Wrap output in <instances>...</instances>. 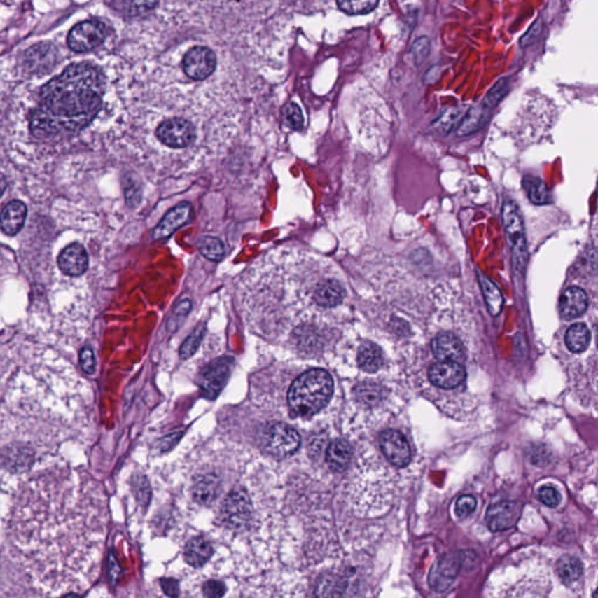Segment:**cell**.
Segmentation results:
<instances>
[{
	"mask_svg": "<svg viewBox=\"0 0 598 598\" xmlns=\"http://www.w3.org/2000/svg\"><path fill=\"white\" fill-rule=\"evenodd\" d=\"M162 590L171 598H178L179 596V583L174 578H162L160 580Z\"/></svg>",
	"mask_w": 598,
	"mask_h": 598,
	"instance_id": "obj_45",
	"label": "cell"
},
{
	"mask_svg": "<svg viewBox=\"0 0 598 598\" xmlns=\"http://www.w3.org/2000/svg\"><path fill=\"white\" fill-rule=\"evenodd\" d=\"M358 363L360 368L367 373H375L380 370L384 363V356L379 346L370 342L361 344L358 352Z\"/></svg>",
	"mask_w": 598,
	"mask_h": 598,
	"instance_id": "obj_25",
	"label": "cell"
},
{
	"mask_svg": "<svg viewBox=\"0 0 598 598\" xmlns=\"http://www.w3.org/2000/svg\"><path fill=\"white\" fill-rule=\"evenodd\" d=\"M27 207L22 201L8 202L1 211V229L6 235H15L25 225Z\"/></svg>",
	"mask_w": 598,
	"mask_h": 598,
	"instance_id": "obj_19",
	"label": "cell"
},
{
	"mask_svg": "<svg viewBox=\"0 0 598 598\" xmlns=\"http://www.w3.org/2000/svg\"><path fill=\"white\" fill-rule=\"evenodd\" d=\"M352 457V449L344 440H335L326 451V463L332 471H345Z\"/></svg>",
	"mask_w": 598,
	"mask_h": 598,
	"instance_id": "obj_23",
	"label": "cell"
},
{
	"mask_svg": "<svg viewBox=\"0 0 598 598\" xmlns=\"http://www.w3.org/2000/svg\"><path fill=\"white\" fill-rule=\"evenodd\" d=\"M519 517L520 507L517 503L513 501H500L489 507L486 513V524L489 531H506L517 524Z\"/></svg>",
	"mask_w": 598,
	"mask_h": 598,
	"instance_id": "obj_12",
	"label": "cell"
},
{
	"mask_svg": "<svg viewBox=\"0 0 598 598\" xmlns=\"http://www.w3.org/2000/svg\"><path fill=\"white\" fill-rule=\"evenodd\" d=\"M106 27L99 20L78 22L68 34V46L78 53H85L101 46L106 39Z\"/></svg>",
	"mask_w": 598,
	"mask_h": 598,
	"instance_id": "obj_6",
	"label": "cell"
},
{
	"mask_svg": "<svg viewBox=\"0 0 598 598\" xmlns=\"http://www.w3.org/2000/svg\"><path fill=\"white\" fill-rule=\"evenodd\" d=\"M332 393L333 381L326 370H307L288 389V407L295 415H314L328 405Z\"/></svg>",
	"mask_w": 598,
	"mask_h": 598,
	"instance_id": "obj_2",
	"label": "cell"
},
{
	"mask_svg": "<svg viewBox=\"0 0 598 598\" xmlns=\"http://www.w3.org/2000/svg\"><path fill=\"white\" fill-rule=\"evenodd\" d=\"M157 137L162 144L169 148H186L195 138L193 124L183 118H171L165 120L157 129Z\"/></svg>",
	"mask_w": 598,
	"mask_h": 598,
	"instance_id": "obj_9",
	"label": "cell"
},
{
	"mask_svg": "<svg viewBox=\"0 0 598 598\" xmlns=\"http://www.w3.org/2000/svg\"><path fill=\"white\" fill-rule=\"evenodd\" d=\"M204 330L206 326L204 324H200L190 333V337L183 342V345L180 347V358L183 360L190 359V356H193L194 353L197 352L199 346H200L202 338L204 335Z\"/></svg>",
	"mask_w": 598,
	"mask_h": 598,
	"instance_id": "obj_37",
	"label": "cell"
},
{
	"mask_svg": "<svg viewBox=\"0 0 598 598\" xmlns=\"http://www.w3.org/2000/svg\"><path fill=\"white\" fill-rule=\"evenodd\" d=\"M592 598H598V587L597 589H596V591H594V596H592Z\"/></svg>",
	"mask_w": 598,
	"mask_h": 598,
	"instance_id": "obj_48",
	"label": "cell"
},
{
	"mask_svg": "<svg viewBox=\"0 0 598 598\" xmlns=\"http://www.w3.org/2000/svg\"><path fill=\"white\" fill-rule=\"evenodd\" d=\"M80 366L87 374H94L96 368L95 354L92 347L85 346L80 352Z\"/></svg>",
	"mask_w": 598,
	"mask_h": 598,
	"instance_id": "obj_41",
	"label": "cell"
},
{
	"mask_svg": "<svg viewBox=\"0 0 598 598\" xmlns=\"http://www.w3.org/2000/svg\"><path fill=\"white\" fill-rule=\"evenodd\" d=\"M55 57H57V52L52 45L40 43L26 52V66L34 73L46 71L53 67Z\"/></svg>",
	"mask_w": 598,
	"mask_h": 598,
	"instance_id": "obj_21",
	"label": "cell"
},
{
	"mask_svg": "<svg viewBox=\"0 0 598 598\" xmlns=\"http://www.w3.org/2000/svg\"><path fill=\"white\" fill-rule=\"evenodd\" d=\"M345 295V288L342 283L335 279H325L321 284H318L314 298L319 307L331 309L342 304Z\"/></svg>",
	"mask_w": 598,
	"mask_h": 598,
	"instance_id": "obj_20",
	"label": "cell"
},
{
	"mask_svg": "<svg viewBox=\"0 0 598 598\" xmlns=\"http://www.w3.org/2000/svg\"><path fill=\"white\" fill-rule=\"evenodd\" d=\"M464 367L454 361H438L430 367L429 379L435 386L452 389L463 384L465 379Z\"/></svg>",
	"mask_w": 598,
	"mask_h": 598,
	"instance_id": "obj_13",
	"label": "cell"
},
{
	"mask_svg": "<svg viewBox=\"0 0 598 598\" xmlns=\"http://www.w3.org/2000/svg\"><path fill=\"white\" fill-rule=\"evenodd\" d=\"M221 492V480L218 475L207 473L199 475L193 485V498L202 506H211Z\"/></svg>",
	"mask_w": 598,
	"mask_h": 598,
	"instance_id": "obj_18",
	"label": "cell"
},
{
	"mask_svg": "<svg viewBox=\"0 0 598 598\" xmlns=\"http://www.w3.org/2000/svg\"><path fill=\"white\" fill-rule=\"evenodd\" d=\"M253 515V505L243 489H232L221 508L222 524L232 531H241L249 524Z\"/></svg>",
	"mask_w": 598,
	"mask_h": 598,
	"instance_id": "obj_5",
	"label": "cell"
},
{
	"mask_svg": "<svg viewBox=\"0 0 598 598\" xmlns=\"http://www.w3.org/2000/svg\"><path fill=\"white\" fill-rule=\"evenodd\" d=\"M281 117L284 120L285 125L293 131H300L304 127L303 111L300 106L295 102H288L283 106Z\"/></svg>",
	"mask_w": 598,
	"mask_h": 598,
	"instance_id": "obj_34",
	"label": "cell"
},
{
	"mask_svg": "<svg viewBox=\"0 0 598 598\" xmlns=\"http://www.w3.org/2000/svg\"><path fill=\"white\" fill-rule=\"evenodd\" d=\"M192 216V204L190 202H181L166 213L162 221L153 230V239H165L172 235L176 229L190 222Z\"/></svg>",
	"mask_w": 598,
	"mask_h": 598,
	"instance_id": "obj_14",
	"label": "cell"
},
{
	"mask_svg": "<svg viewBox=\"0 0 598 598\" xmlns=\"http://www.w3.org/2000/svg\"><path fill=\"white\" fill-rule=\"evenodd\" d=\"M510 82L508 78H503L496 82V85H493L492 88L489 89V92L486 94L485 97L482 99V106L486 110H491L505 97L507 92H508Z\"/></svg>",
	"mask_w": 598,
	"mask_h": 598,
	"instance_id": "obj_36",
	"label": "cell"
},
{
	"mask_svg": "<svg viewBox=\"0 0 598 598\" xmlns=\"http://www.w3.org/2000/svg\"><path fill=\"white\" fill-rule=\"evenodd\" d=\"M479 281L482 284V291L485 295L486 303L489 305V310L493 316H496L499 314L501 307H503V297L500 293L499 290L496 288L493 281H489V278L485 277L484 274H479Z\"/></svg>",
	"mask_w": 598,
	"mask_h": 598,
	"instance_id": "obj_31",
	"label": "cell"
},
{
	"mask_svg": "<svg viewBox=\"0 0 598 598\" xmlns=\"http://www.w3.org/2000/svg\"><path fill=\"white\" fill-rule=\"evenodd\" d=\"M587 292L580 286H569L559 299V312L564 319H575L587 311Z\"/></svg>",
	"mask_w": 598,
	"mask_h": 598,
	"instance_id": "obj_16",
	"label": "cell"
},
{
	"mask_svg": "<svg viewBox=\"0 0 598 598\" xmlns=\"http://www.w3.org/2000/svg\"><path fill=\"white\" fill-rule=\"evenodd\" d=\"M522 185H524V190H526L529 200L533 204H538V206L550 204V201H552L550 193H549L545 183L540 178L531 176H524V180H522Z\"/></svg>",
	"mask_w": 598,
	"mask_h": 598,
	"instance_id": "obj_29",
	"label": "cell"
},
{
	"mask_svg": "<svg viewBox=\"0 0 598 598\" xmlns=\"http://www.w3.org/2000/svg\"><path fill=\"white\" fill-rule=\"evenodd\" d=\"M232 373V360H214L208 363L199 375V387L204 398L215 400L225 388Z\"/></svg>",
	"mask_w": 598,
	"mask_h": 598,
	"instance_id": "obj_7",
	"label": "cell"
},
{
	"mask_svg": "<svg viewBox=\"0 0 598 598\" xmlns=\"http://www.w3.org/2000/svg\"><path fill=\"white\" fill-rule=\"evenodd\" d=\"M61 271L68 276H81L88 269V253L80 243H71L66 246L57 258Z\"/></svg>",
	"mask_w": 598,
	"mask_h": 598,
	"instance_id": "obj_15",
	"label": "cell"
},
{
	"mask_svg": "<svg viewBox=\"0 0 598 598\" xmlns=\"http://www.w3.org/2000/svg\"><path fill=\"white\" fill-rule=\"evenodd\" d=\"M594 337H596V346H597L598 349V325L596 326V335H594Z\"/></svg>",
	"mask_w": 598,
	"mask_h": 598,
	"instance_id": "obj_47",
	"label": "cell"
},
{
	"mask_svg": "<svg viewBox=\"0 0 598 598\" xmlns=\"http://www.w3.org/2000/svg\"><path fill=\"white\" fill-rule=\"evenodd\" d=\"M475 506H477V500H475V496L464 494V496H459L456 501L454 513L459 519H464L475 510Z\"/></svg>",
	"mask_w": 598,
	"mask_h": 598,
	"instance_id": "obj_39",
	"label": "cell"
},
{
	"mask_svg": "<svg viewBox=\"0 0 598 598\" xmlns=\"http://www.w3.org/2000/svg\"><path fill=\"white\" fill-rule=\"evenodd\" d=\"M381 449L391 464L405 468L412 458V451L405 436L396 430H387L381 433Z\"/></svg>",
	"mask_w": 598,
	"mask_h": 598,
	"instance_id": "obj_11",
	"label": "cell"
},
{
	"mask_svg": "<svg viewBox=\"0 0 598 598\" xmlns=\"http://www.w3.org/2000/svg\"><path fill=\"white\" fill-rule=\"evenodd\" d=\"M556 573L563 584L571 585L582 577L583 566L575 556L564 555L557 561Z\"/></svg>",
	"mask_w": 598,
	"mask_h": 598,
	"instance_id": "obj_26",
	"label": "cell"
},
{
	"mask_svg": "<svg viewBox=\"0 0 598 598\" xmlns=\"http://www.w3.org/2000/svg\"><path fill=\"white\" fill-rule=\"evenodd\" d=\"M158 3L155 1H120L113 3V6H120V11L127 13L131 17L144 15L151 11L152 8L157 6Z\"/></svg>",
	"mask_w": 598,
	"mask_h": 598,
	"instance_id": "obj_38",
	"label": "cell"
},
{
	"mask_svg": "<svg viewBox=\"0 0 598 598\" xmlns=\"http://www.w3.org/2000/svg\"><path fill=\"white\" fill-rule=\"evenodd\" d=\"M64 598H82V596H80V594H67V596H64Z\"/></svg>",
	"mask_w": 598,
	"mask_h": 598,
	"instance_id": "obj_46",
	"label": "cell"
},
{
	"mask_svg": "<svg viewBox=\"0 0 598 598\" xmlns=\"http://www.w3.org/2000/svg\"><path fill=\"white\" fill-rule=\"evenodd\" d=\"M538 498H540V501H541V503H545V506L548 507L557 506L559 503V500H561L559 491L554 489L552 486H543V487L540 489Z\"/></svg>",
	"mask_w": 598,
	"mask_h": 598,
	"instance_id": "obj_43",
	"label": "cell"
},
{
	"mask_svg": "<svg viewBox=\"0 0 598 598\" xmlns=\"http://www.w3.org/2000/svg\"><path fill=\"white\" fill-rule=\"evenodd\" d=\"M199 250L208 260L218 262L225 257V246L220 239L206 236L199 241Z\"/></svg>",
	"mask_w": 598,
	"mask_h": 598,
	"instance_id": "obj_33",
	"label": "cell"
},
{
	"mask_svg": "<svg viewBox=\"0 0 598 598\" xmlns=\"http://www.w3.org/2000/svg\"><path fill=\"white\" fill-rule=\"evenodd\" d=\"M590 331L584 323H576L571 325L566 331L564 342L566 347L573 353H580L587 351L590 344Z\"/></svg>",
	"mask_w": 598,
	"mask_h": 598,
	"instance_id": "obj_27",
	"label": "cell"
},
{
	"mask_svg": "<svg viewBox=\"0 0 598 598\" xmlns=\"http://www.w3.org/2000/svg\"><path fill=\"white\" fill-rule=\"evenodd\" d=\"M487 113H489V110H486L482 104L468 109L465 113L464 118L459 124V127H457L458 136L463 137V136H468V134L478 131L486 123Z\"/></svg>",
	"mask_w": 598,
	"mask_h": 598,
	"instance_id": "obj_28",
	"label": "cell"
},
{
	"mask_svg": "<svg viewBox=\"0 0 598 598\" xmlns=\"http://www.w3.org/2000/svg\"><path fill=\"white\" fill-rule=\"evenodd\" d=\"M433 352L440 361L459 363L464 358V349L461 340L452 333H440L433 339Z\"/></svg>",
	"mask_w": 598,
	"mask_h": 598,
	"instance_id": "obj_17",
	"label": "cell"
},
{
	"mask_svg": "<svg viewBox=\"0 0 598 598\" xmlns=\"http://www.w3.org/2000/svg\"><path fill=\"white\" fill-rule=\"evenodd\" d=\"M183 67L185 74L193 80L209 78L216 67L214 52L207 47H193L183 57Z\"/></svg>",
	"mask_w": 598,
	"mask_h": 598,
	"instance_id": "obj_10",
	"label": "cell"
},
{
	"mask_svg": "<svg viewBox=\"0 0 598 598\" xmlns=\"http://www.w3.org/2000/svg\"><path fill=\"white\" fill-rule=\"evenodd\" d=\"M190 309H192V302H190V299H183V300H181L176 305V309L172 312V316L169 318V328H172L173 324L176 325V323H181L183 318H186V316H188V314H190Z\"/></svg>",
	"mask_w": 598,
	"mask_h": 598,
	"instance_id": "obj_42",
	"label": "cell"
},
{
	"mask_svg": "<svg viewBox=\"0 0 598 598\" xmlns=\"http://www.w3.org/2000/svg\"><path fill=\"white\" fill-rule=\"evenodd\" d=\"M410 52L415 59L416 64H422L423 61L426 60L429 55L430 40L426 36H421L414 43Z\"/></svg>",
	"mask_w": 598,
	"mask_h": 598,
	"instance_id": "obj_40",
	"label": "cell"
},
{
	"mask_svg": "<svg viewBox=\"0 0 598 598\" xmlns=\"http://www.w3.org/2000/svg\"><path fill=\"white\" fill-rule=\"evenodd\" d=\"M501 214L514 267L522 271L527 264L528 250L520 209L514 201L507 200L503 202Z\"/></svg>",
	"mask_w": 598,
	"mask_h": 598,
	"instance_id": "obj_3",
	"label": "cell"
},
{
	"mask_svg": "<svg viewBox=\"0 0 598 598\" xmlns=\"http://www.w3.org/2000/svg\"><path fill=\"white\" fill-rule=\"evenodd\" d=\"M356 398L365 405H375L384 398V388L375 382H361L356 388Z\"/></svg>",
	"mask_w": 598,
	"mask_h": 598,
	"instance_id": "obj_30",
	"label": "cell"
},
{
	"mask_svg": "<svg viewBox=\"0 0 598 598\" xmlns=\"http://www.w3.org/2000/svg\"><path fill=\"white\" fill-rule=\"evenodd\" d=\"M103 78L89 64H71L43 85L31 117V130L40 139L78 134L92 123L102 108Z\"/></svg>",
	"mask_w": 598,
	"mask_h": 598,
	"instance_id": "obj_1",
	"label": "cell"
},
{
	"mask_svg": "<svg viewBox=\"0 0 598 598\" xmlns=\"http://www.w3.org/2000/svg\"><path fill=\"white\" fill-rule=\"evenodd\" d=\"M213 554H214L213 545L202 536L190 538L183 550L185 561L194 568H200L206 564Z\"/></svg>",
	"mask_w": 598,
	"mask_h": 598,
	"instance_id": "obj_22",
	"label": "cell"
},
{
	"mask_svg": "<svg viewBox=\"0 0 598 598\" xmlns=\"http://www.w3.org/2000/svg\"><path fill=\"white\" fill-rule=\"evenodd\" d=\"M260 444L267 454L277 458L295 454L300 445V437L292 426L284 423H270L260 435Z\"/></svg>",
	"mask_w": 598,
	"mask_h": 598,
	"instance_id": "obj_4",
	"label": "cell"
},
{
	"mask_svg": "<svg viewBox=\"0 0 598 598\" xmlns=\"http://www.w3.org/2000/svg\"><path fill=\"white\" fill-rule=\"evenodd\" d=\"M461 559L459 554L447 552L433 563L428 576V583L433 590L444 592L454 584L461 571Z\"/></svg>",
	"mask_w": 598,
	"mask_h": 598,
	"instance_id": "obj_8",
	"label": "cell"
},
{
	"mask_svg": "<svg viewBox=\"0 0 598 598\" xmlns=\"http://www.w3.org/2000/svg\"><path fill=\"white\" fill-rule=\"evenodd\" d=\"M346 580L335 573L321 575L316 584L314 594L317 598H342L345 591Z\"/></svg>",
	"mask_w": 598,
	"mask_h": 598,
	"instance_id": "obj_24",
	"label": "cell"
},
{
	"mask_svg": "<svg viewBox=\"0 0 598 598\" xmlns=\"http://www.w3.org/2000/svg\"><path fill=\"white\" fill-rule=\"evenodd\" d=\"M338 8L346 15H367L373 11L379 5L377 0H351V1H338Z\"/></svg>",
	"mask_w": 598,
	"mask_h": 598,
	"instance_id": "obj_35",
	"label": "cell"
},
{
	"mask_svg": "<svg viewBox=\"0 0 598 598\" xmlns=\"http://www.w3.org/2000/svg\"><path fill=\"white\" fill-rule=\"evenodd\" d=\"M202 592L206 598H222L225 592V584L221 580H207L202 585Z\"/></svg>",
	"mask_w": 598,
	"mask_h": 598,
	"instance_id": "obj_44",
	"label": "cell"
},
{
	"mask_svg": "<svg viewBox=\"0 0 598 598\" xmlns=\"http://www.w3.org/2000/svg\"><path fill=\"white\" fill-rule=\"evenodd\" d=\"M465 110L463 108H451L444 111L440 115L438 120H435L433 127H436V130L447 134L450 132L454 127H459L461 120L465 116Z\"/></svg>",
	"mask_w": 598,
	"mask_h": 598,
	"instance_id": "obj_32",
	"label": "cell"
}]
</instances>
